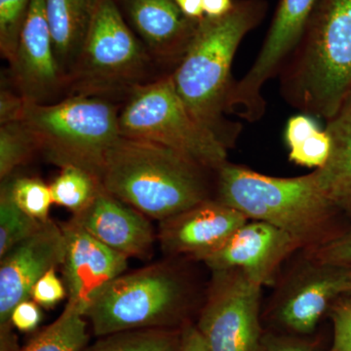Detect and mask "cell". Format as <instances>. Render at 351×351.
<instances>
[{
    "mask_svg": "<svg viewBox=\"0 0 351 351\" xmlns=\"http://www.w3.org/2000/svg\"><path fill=\"white\" fill-rule=\"evenodd\" d=\"M156 66L171 75L186 56L200 20L189 19L175 0H113Z\"/></svg>",
    "mask_w": 351,
    "mask_h": 351,
    "instance_id": "obj_14",
    "label": "cell"
},
{
    "mask_svg": "<svg viewBox=\"0 0 351 351\" xmlns=\"http://www.w3.org/2000/svg\"><path fill=\"white\" fill-rule=\"evenodd\" d=\"M267 12L265 0H235L232 10L223 17L205 16L186 56L171 75L191 117L226 151L235 147L242 131L241 124L226 117L235 82L233 59L245 36Z\"/></svg>",
    "mask_w": 351,
    "mask_h": 351,
    "instance_id": "obj_1",
    "label": "cell"
},
{
    "mask_svg": "<svg viewBox=\"0 0 351 351\" xmlns=\"http://www.w3.org/2000/svg\"><path fill=\"white\" fill-rule=\"evenodd\" d=\"M318 0H279L269 32L255 62L233 85L228 113L249 122L258 121L265 112L263 88L278 75L284 62L301 38Z\"/></svg>",
    "mask_w": 351,
    "mask_h": 351,
    "instance_id": "obj_10",
    "label": "cell"
},
{
    "mask_svg": "<svg viewBox=\"0 0 351 351\" xmlns=\"http://www.w3.org/2000/svg\"><path fill=\"white\" fill-rule=\"evenodd\" d=\"M278 77L289 105L325 121L336 114L351 96V0H318Z\"/></svg>",
    "mask_w": 351,
    "mask_h": 351,
    "instance_id": "obj_3",
    "label": "cell"
},
{
    "mask_svg": "<svg viewBox=\"0 0 351 351\" xmlns=\"http://www.w3.org/2000/svg\"><path fill=\"white\" fill-rule=\"evenodd\" d=\"M180 351H210L196 325L191 323L182 325Z\"/></svg>",
    "mask_w": 351,
    "mask_h": 351,
    "instance_id": "obj_36",
    "label": "cell"
},
{
    "mask_svg": "<svg viewBox=\"0 0 351 351\" xmlns=\"http://www.w3.org/2000/svg\"><path fill=\"white\" fill-rule=\"evenodd\" d=\"M44 221L32 218L14 202L5 182L0 189V258L34 234Z\"/></svg>",
    "mask_w": 351,
    "mask_h": 351,
    "instance_id": "obj_25",
    "label": "cell"
},
{
    "mask_svg": "<svg viewBox=\"0 0 351 351\" xmlns=\"http://www.w3.org/2000/svg\"><path fill=\"white\" fill-rule=\"evenodd\" d=\"M331 138L326 130H318L297 147L289 149V160L306 168L320 169L331 154Z\"/></svg>",
    "mask_w": 351,
    "mask_h": 351,
    "instance_id": "obj_28",
    "label": "cell"
},
{
    "mask_svg": "<svg viewBox=\"0 0 351 351\" xmlns=\"http://www.w3.org/2000/svg\"><path fill=\"white\" fill-rule=\"evenodd\" d=\"M319 130L313 117L306 114L297 115L288 120L285 130V141L289 149L297 147L302 141Z\"/></svg>",
    "mask_w": 351,
    "mask_h": 351,
    "instance_id": "obj_35",
    "label": "cell"
},
{
    "mask_svg": "<svg viewBox=\"0 0 351 351\" xmlns=\"http://www.w3.org/2000/svg\"><path fill=\"white\" fill-rule=\"evenodd\" d=\"M66 241L63 267L68 302L85 316L95 300L128 267V258L108 248L73 219L61 223Z\"/></svg>",
    "mask_w": 351,
    "mask_h": 351,
    "instance_id": "obj_15",
    "label": "cell"
},
{
    "mask_svg": "<svg viewBox=\"0 0 351 351\" xmlns=\"http://www.w3.org/2000/svg\"><path fill=\"white\" fill-rule=\"evenodd\" d=\"M215 199L248 219L280 228L306 251L339 235L332 223L341 213L321 189L315 171L300 177H272L226 161L217 171Z\"/></svg>",
    "mask_w": 351,
    "mask_h": 351,
    "instance_id": "obj_4",
    "label": "cell"
},
{
    "mask_svg": "<svg viewBox=\"0 0 351 351\" xmlns=\"http://www.w3.org/2000/svg\"><path fill=\"white\" fill-rule=\"evenodd\" d=\"M175 2L189 19L201 20L205 17L202 0H175Z\"/></svg>",
    "mask_w": 351,
    "mask_h": 351,
    "instance_id": "obj_38",
    "label": "cell"
},
{
    "mask_svg": "<svg viewBox=\"0 0 351 351\" xmlns=\"http://www.w3.org/2000/svg\"><path fill=\"white\" fill-rule=\"evenodd\" d=\"M120 108L107 99L75 95L51 105L27 101L23 121L46 160L60 168H82L101 181L107 152L121 136Z\"/></svg>",
    "mask_w": 351,
    "mask_h": 351,
    "instance_id": "obj_6",
    "label": "cell"
},
{
    "mask_svg": "<svg viewBox=\"0 0 351 351\" xmlns=\"http://www.w3.org/2000/svg\"><path fill=\"white\" fill-rule=\"evenodd\" d=\"M113 0H101L86 40L68 77L69 97L122 104L136 88L165 77Z\"/></svg>",
    "mask_w": 351,
    "mask_h": 351,
    "instance_id": "obj_5",
    "label": "cell"
},
{
    "mask_svg": "<svg viewBox=\"0 0 351 351\" xmlns=\"http://www.w3.org/2000/svg\"><path fill=\"white\" fill-rule=\"evenodd\" d=\"M27 101L9 83L5 75L1 77L0 90V125L23 121Z\"/></svg>",
    "mask_w": 351,
    "mask_h": 351,
    "instance_id": "obj_33",
    "label": "cell"
},
{
    "mask_svg": "<svg viewBox=\"0 0 351 351\" xmlns=\"http://www.w3.org/2000/svg\"><path fill=\"white\" fill-rule=\"evenodd\" d=\"M306 258L322 265L351 270V230L306 251Z\"/></svg>",
    "mask_w": 351,
    "mask_h": 351,
    "instance_id": "obj_29",
    "label": "cell"
},
{
    "mask_svg": "<svg viewBox=\"0 0 351 351\" xmlns=\"http://www.w3.org/2000/svg\"><path fill=\"white\" fill-rule=\"evenodd\" d=\"M262 286L239 270L214 271L196 327L210 351H257Z\"/></svg>",
    "mask_w": 351,
    "mask_h": 351,
    "instance_id": "obj_9",
    "label": "cell"
},
{
    "mask_svg": "<svg viewBox=\"0 0 351 351\" xmlns=\"http://www.w3.org/2000/svg\"><path fill=\"white\" fill-rule=\"evenodd\" d=\"M122 137L147 141L181 152L218 171L228 151L191 117L176 91L172 76L136 88L120 108Z\"/></svg>",
    "mask_w": 351,
    "mask_h": 351,
    "instance_id": "obj_8",
    "label": "cell"
},
{
    "mask_svg": "<svg viewBox=\"0 0 351 351\" xmlns=\"http://www.w3.org/2000/svg\"><path fill=\"white\" fill-rule=\"evenodd\" d=\"M189 284L168 263H156L121 274L104 290L85 313L94 334L151 328H175L184 320Z\"/></svg>",
    "mask_w": 351,
    "mask_h": 351,
    "instance_id": "obj_7",
    "label": "cell"
},
{
    "mask_svg": "<svg viewBox=\"0 0 351 351\" xmlns=\"http://www.w3.org/2000/svg\"><path fill=\"white\" fill-rule=\"evenodd\" d=\"M334 328L331 348L327 351H351V301L339 298L330 309Z\"/></svg>",
    "mask_w": 351,
    "mask_h": 351,
    "instance_id": "obj_30",
    "label": "cell"
},
{
    "mask_svg": "<svg viewBox=\"0 0 351 351\" xmlns=\"http://www.w3.org/2000/svg\"><path fill=\"white\" fill-rule=\"evenodd\" d=\"M234 3L235 0H202L205 16L209 18L223 17L232 10Z\"/></svg>",
    "mask_w": 351,
    "mask_h": 351,
    "instance_id": "obj_37",
    "label": "cell"
},
{
    "mask_svg": "<svg viewBox=\"0 0 351 351\" xmlns=\"http://www.w3.org/2000/svg\"><path fill=\"white\" fill-rule=\"evenodd\" d=\"M68 297L64 283L58 277L56 269L48 270L32 289L31 299L39 306L50 308Z\"/></svg>",
    "mask_w": 351,
    "mask_h": 351,
    "instance_id": "obj_32",
    "label": "cell"
},
{
    "mask_svg": "<svg viewBox=\"0 0 351 351\" xmlns=\"http://www.w3.org/2000/svg\"><path fill=\"white\" fill-rule=\"evenodd\" d=\"M87 323L82 311L66 302L56 321L20 350L13 351H82L87 345Z\"/></svg>",
    "mask_w": 351,
    "mask_h": 351,
    "instance_id": "obj_21",
    "label": "cell"
},
{
    "mask_svg": "<svg viewBox=\"0 0 351 351\" xmlns=\"http://www.w3.org/2000/svg\"><path fill=\"white\" fill-rule=\"evenodd\" d=\"M59 175L49 184L53 204L66 208L73 215L82 213L103 189L98 177L76 166L60 168Z\"/></svg>",
    "mask_w": 351,
    "mask_h": 351,
    "instance_id": "obj_23",
    "label": "cell"
},
{
    "mask_svg": "<svg viewBox=\"0 0 351 351\" xmlns=\"http://www.w3.org/2000/svg\"><path fill=\"white\" fill-rule=\"evenodd\" d=\"M325 130L331 138V154L326 164L314 171L328 199L351 221V96L326 120Z\"/></svg>",
    "mask_w": 351,
    "mask_h": 351,
    "instance_id": "obj_20",
    "label": "cell"
},
{
    "mask_svg": "<svg viewBox=\"0 0 351 351\" xmlns=\"http://www.w3.org/2000/svg\"><path fill=\"white\" fill-rule=\"evenodd\" d=\"M39 154L38 141L24 121L0 125V179L11 177Z\"/></svg>",
    "mask_w": 351,
    "mask_h": 351,
    "instance_id": "obj_24",
    "label": "cell"
},
{
    "mask_svg": "<svg viewBox=\"0 0 351 351\" xmlns=\"http://www.w3.org/2000/svg\"><path fill=\"white\" fill-rule=\"evenodd\" d=\"M182 328H151L114 332L82 351H180Z\"/></svg>",
    "mask_w": 351,
    "mask_h": 351,
    "instance_id": "obj_22",
    "label": "cell"
},
{
    "mask_svg": "<svg viewBox=\"0 0 351 351\" xmlns=\"http://www.w3.org/2000/svg\"><path fill=\"white\" fill-rule=\"evenodd\" d=\"M291 278L272 308V320L290 334L309 336L351 288V270L313 262Z\"/></svg>",
    "mask_w": 351,
    "mask_h": 351,
    "instance_id": "obj_13",
    "label": "cell"
},
{
    "mask_svg": "<svg viewBox=\"0 0 351 351\" xmlns=\"http://www.w3.org/2000/svg\"><path fill=\"white\" fill-rule=\"evenodd\" d=\"M40 307L32 299L21 302L14 307L11 314V325L22 332H31L40 323Z\"/></svg>",
    "mask_w": 351,
    "mask_h": 351,
    "instance_id": "obj_34",
    "label": "cell"
},
{
    "mask_svg": "<svg viewBox=\"0 0 351 351\" xmlns=\"http://www.w3.org/2000/svg\"><path fill=\"white\" fill-rule=\"evenodd\" d=\"M345 297H346V298H348V300H350V301H351V288H350V291H348V294H346V295H345Z\"/></svg>",
    "mask_w": 351,
    "mask_h": 351,
    "instance_id": "obj_39",
    "label": "cell"
},
{
    "mask_svg": "<svg viewBox=\"0 0 351 351\" xmlns=\"http://www.w3.org/2000/svg\"><path fill=\"white\" fill-rule=\"evenodd\" d=\"M300 246L280 228L249 219L203 263L214 271L239 270L265 287L276 281L286 258Z\"/></svg>",
    "mask_w": 351,
    "mask_h": 351,
    "instance_id": "obj_16",
    "label": "cell"
},
{
    "mask_svg": "<svg viewBox=\"0 0 351 351\" xmlns=\"http://www.w3.org/2000/svg\"><path fill=\"white\" fill-rule=\"evenodd\" d=\"M71 219L108 248L127 258L145 257L156 240L147 217L105 189L84 211L73 215Z\"/></svg>",
    "mask_w": 351,
    "mask_h": 351,
    "instance_id": "obj_18",
    "label": "cell"
},
{
    "mask_svg": "<svg viewBox=\"0 0 351 351\" xmlns=\"http://www.w3.org/2000/svg\"><path fill=\"white\" fill-rule=\"evenodd\" d=\"M66 241L61 225L44 221L34 234L0 258L1 351H13L11 314L21 302L31 299L32 289L48 271L64 262Z\"/></svg>",
    "mask_w": 351,
    "mask_h": 351,
    "instance_id": "obj_11",
    "label": "cell"
},
{
    "mask_svg": "<svg viewBox=\"0 0 351 351\" xmlns=\"http://www.w3.org/2000/svg\"><path fill=\"white\" fill-rule=\"evenodd\" d=\"M248 221L239 210L210 199L159 221L157 237L166 254L203 262Z\"/></svg>",
    "mask_w": 351,
    "mask_h": 351,
    "instance_id": "obj_17",
    "label": "cell"
},
{
    "mask_svg": "<svg viewBox=\"0 0 351 351\" xmlns=\"http://www.w3.org/2000/svg\"><path fill=\"white\" fill-rule=\"evenodd\" d=\"M217 171L165 145L120 136L106 156L108 193L159 221L215 199Z\"/></svg>",
    "mask_w": 351,
    "mask_h": 351,
    "instance_id": "obj_2",
    "label": "cell"
},
{
    "mask_svg": "<svg viewBox=\"0 0 351 351\" xmlns=\"http://www.w3.org/2000/svg\"><path fill=\"white\" fill-rule=\"evenodd\" d=\"M5 182L15 204L25 214L46 221L49 219L53 204L50 186L36 177H16L13 176L1 181Z\"/></svg>",
    "mask_w": 351,
    "mask_h": 351,
    "instance_id": "obj_26",
    "label": "cell"
},
{
    "mask_svg": "<svg viewBox=\"0 0 351 351\" xmlns=\"http://www.w3.org/2000/svg\"><path fill=\"white\" fill-rule=\"evenodd\" d=\"M5 76L29 103L51 105L68 98V80L55 56L44 0L32 1Z\"/></svg>",
    "mask_w": 351,
    "mask_h": 351,
    "instance_id": "obj_12",
    "label": "cell"
},
{
    "mask_svg": "<svg viewBox=\"0 0 351 351\" xmlns=\"http://www.w3.org/2000/svg\"><path fill=\"white\" fill-rule=\"evenodd\" d=\"M101 0H44L55 56L68 80Z\"/></svg>",
    "mask_w": 351,
    "mask_h": 351,
    "instance_id": "obj_19",
    "label": "cell"
},
{
    "mask_svg": "<svg viewBox=\"0 0 351 351\" xmlns=\"http://www.w3.org/2000/svg\"><path fill=\"white\" fill-rule=\"evenodd\" d=\"M257 351H321L318 339L299 335L263 332Z\"/></svg>",
    "mask_w": 351,
    "mask_h": 351,
    "instance_id": "obj_31",
    "label": "cell"
},
{
    "mask_svg": "<svg viewBox=\"0 0 351 351\" xmlns=\"http://www.w3.org/2000/svg\"><path fill=\"white\" fill-rule=\"evenodd\" d=\"M34 0H0V53L12 63Z\"/></svg>",
    "mask_w": 351,
    "mask_h": 351,
    "instance_id": "obj_27",
    "label": "cell"
}]
</instances>
